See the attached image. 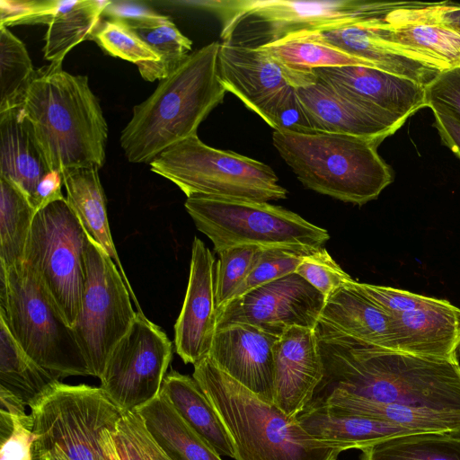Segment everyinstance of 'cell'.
<instances>
[{"instance_id": "27", "label": "cell", "mask_w": 460, "mask_h": 460, "mask_svg": "<svg viewBox=\"0 0 460 460\" xmlns=\"http://www.w3.org/2000/svg\"><path fill=\"white\" fill-rule=\"evenodd\" d=\"M99 168L68 167L61 171L66 200L83 225L86 234L100 244L112 259L128 288L137 312H142L118 255L106 208V198L99 176Z\"/></svg>"}, {"instance_id": "37", "label": "cell", "mask_w": 460, "mask_h": 460, "mask_svg": "<svg viewBox=\"0 0 460 460\" xmlns=\"http://www.w3.org/2000/svg\"><path fill=\"white\" fill-rule=\"evenodd\" d=\"M35 71L23 42L0 26V112L21 103Z\"/></svg>"}, {"instance_id": "17", "label": "cell", "mask_w": 460, "mask_h": 460, "mask_svg": "<svg viewBox=\"0 0 460 460\" xmlns=\"http://www.w3.org/2000/svg\"><path fill=\"white\" fill-rule=\"evenodd\" d=\"M216 261L211 251L194 237L188 287L174 325L177 354L193 366L209 355L217 331Z\"/></svg>"}, {"instance_id": "42", "label": "cell", "mask_w": 460, "mask_h": 460, "mask_svg": "<svg viewBox=\"0 0 460 460\" xmlns=\"http://www.w3.org/2000/svg\"><path fill=\"white\" fill-rule=\"evenodd\" d=\"M112 437L122 460H171L137 411H124Z\"/></svg>"}, {"instance_id": "38", "label": "cell", "mask_w": 460, "mask_h": 460, "mask_svg": "<svg viewBox=\"0 0 460 460\" xmlns=\"http://www.w3.org/2000/svg\"><path fill=\"white\" fill-rule=\"evenodd\" d=\"M263 247L239 245L217 252L215 288L217 311L232 301L235 292L254 269Z\"/></svg>"}, {"instance_id": "8", "label": "cell", "mask_w": 460, "mask_h": 460, "mask_svg": "<svg viewBox=\"0 0 460 460\" xmlns=\"http://www.w3.org/2000/svg\"><path fill=\"white\" fill-rule=\"evenodd\" d=\"M149 164L153 172L173 182L187 198L204 195L268 202L288 194L269 165L208 146L198 135L171 146Z\"/></svg>"}, {"instance_id": "46", "label": "cell", "mask_w": 460, "mask_h": 460, "mask_svg": "<svg viewBox=\"0 0 460 460\" xmlns=\"http://www.w3.org/2000/svg\"><path fill=\"white\" fill-rule=\"evenodd\" d=\"M356 287L383 311L392 317L420 309L433 304L437 298L386 286L360 283Z\"/></svg>"}, {"instance_id": "28", "label": "cell", "mask_w": 460, "mask_h": 460, "mask_svg": "<svg viewBox=\"0 0 460 460\" xmlns=\"http://www.w3.org/2000/svg\"><path fill=\"white\" fill-rule=\"evenodd\" d=\"M160 392L217 455L235 459L234 445L224 422L193 377L172 370Z\"/></svg>"}, {"instance_id": "10", "label": "cell", "mask_w": 460, "mask_h": 460, "mask_svg": "<svg viewBox=\"0 0 460 460\" xmlns=\"http://www.w3.org/2000/svg\"><path fill=\"white\" fill-rule=\"evenodd\" d=\"M88 235L66 198L37 211L24 261L38 274L67 323L77 319Z\"/></svg>"}, {"instance_id": "49", "label": "cell", "mask_w": 460, "mask_h": 460, "mask_svg": "<svg viewBox=\"0 0 460 460\" xmlns=\"http://www.w3.org/2000/svg\"><path fill=\"white\" fill-rule=\"evenodd\" d=\"M435 118L434 126L441 140L456 156L460 158V119L445 106L431 102L428 104Z\"/></svg>"}, {"instance_id": "26", "label": "cell", "mask_w": 460, "mask_h": 460, "mask_svg": "<svg viewBox=\"0 0 460 460\" xmlns=\"http://www.w3.org/2000/svg\"><path fill=\"white\" fill-rule=\"evenodd\" d=\"M50 171L21 107L0 112V177L16 183L31 199Z\"/></svg>"}, {"instance_id": "47", "label": "cell", "mask_w": 460, "mask_h": 460, "mask_svg": "<svg viewBox=\"0 0 460 460\" xmlns=\"http://www.w3.org/2000/svg\"><path fill=\"white\" fill-rule=\"evenodd\" d=\"M425 88L427 107L439 103L460 119V66L439 72Z\"/></svg>"}, {"instance_id": "24", "label": "cell", "mask_w": 460, "mask_h": 460, "mask_svg": "<svg viewBox=\"0 0 460 460\" xmlns=\"http://www.w3.org/2000/svg\"><path fill=\"white\" fill-rule=\"evenodd\" d=\"M385 12L376 17L342 22L292 35L329 44L369 63L376 68L409 78L426 86L441 71L402 55L379 37L373 28V21Z\"/></svg>"}, {"instance_id": "52", "label": "cell", "mask_w": 460, "mask_h": 460, "mask_svg": "<svg viewBox=\"0 0 460 460\" xmlns=\"http://www.w3.org/2000/svg\"><path fill=\"white\" fill-rule=\"evenodd\" d=\"M115 430L105 429L102 434V446L105 460H122L115 446L112 433Z\"/></svg>"}, {"instance_id": "5", "label": "cell", "mask_w": 460, "mask_h": 460, "mask_svg": "<svg viewBox=\"0 0 460 460\" xmlns=\"http://www.w3.org/2000/svg\"><path fill=\"white\" fill-rule=\"evenodd\" d=\"M381 142L326 132L272 134L274 147L306 189L358 206L393 181L377 153Z\"/></svg>"}, {"instance_id": "23", "label": "cell", "mask_w": 460, "mask_h": 460, "mask_svg": "<svg viewBox=\"0 0 460 460\" xmlns=\"http://www.w3.org/2000/svg\"><path fill=\"white\" fill-rule=\"evenodd\" d=\"M313 71L335 88L403 120L427 107L425 85L378 68L345 66L314 68Z\"/></svg>"}, {"instance_id": "43", "label": "cell", "mask_w": 460, "mask_h": 460, "mask_svg": "<svg viewBox=\"0 0 460 460\" xmlns=\"http://www.w3.org/2000/svg\"><path fill=\"white\" fill-rule=\"evenodd\" d=\"M257 114L276 131L299 134L317 132L296 88L292 85L276 93Z\"/></svg>"}, {"instance_id": "36", "label": "cell", "mask_w": 460, "mask_h": 460, "mask_svg": "<svg viewBox=\"0 0 460 460\" xmlns=\"http://www.w3.org/2000/svg\"><path fill=\"white\" fill-rule=\"evenodd\" d=\"M262 49L286 66L299 70L345 66L374 67L340 49L298 35L288 36Z\"/></svg>"}, {"instance_id": "31", "label": "cell", "mask_w": 460, "mask_h": 460, "mask_svg": "<svg viewBox=\"0 0 460 460\" xmlns=\"http://www.w3.org/2000/svg\"><path fill=\"white\" fill-rule=\"evenodd\" d=\"M58 381L22 349L0 317V387L31 408Z\"/></svg>"}, {"instance_id": "30", "label": "cell", "mask_w": 460, "mask_h": 460, "mask_svg": "<svg viewBox=\"0 0 460 460\" xmlns=\"http://www.w3.org/2000/svg\"><path fill=\"white\" fill-rule=\"evenodd\" d=\"M328 403L355 414L386 421L417 433L460 434V413L440 412L375 402L333 390L311 403Z\"/></svg>"}, {"instance_id": "32", "label": "cell", "mask_w": 460, "mask_h": 460, "mask_svg": "<svg viewBox=\"0 0 460 460\" xmlns=\"http://www.w3.org/2000/svg\"><path fill=\"white\" fill-rule=\"evenodd\" d=\"M110 2L72 0L48 25L43 48L44 58L50 63H62L75 46L84 40H93L102 22V13Z\"/></svg>"}, {"instance_id": "4", "label": "cell", "mask_w": 460, "mask_h": 460, "mask_svg": "<svg viewBox=\"0 0 460 460\" xmlns=\"http://www.w3.org/2000/svg\"><path fill=\"white\" fill-rule=\"evenodd\" d=\"M193 378L224 422L235 460H336L342 452L309 435L296 418L230 377L208 356L194 365Z\"/></svg>"}, {"instance_id": "50", "label": "cell", "mask_w": 460, "mask_h": 460, "mask_svg": "<svg viewBox=\"0 0 460 460\" xmlns=\"http://www.w3.org/2000/svg\"><path fill=\"white\" fill-rule=\"evenodd\" d=\"M62 185H64V182L60 171L52 170L44 175L30 199L36 211L44 208L52 202L64 199L65 197L61 192Z\"/></svg>"}, {"instance_id": "6", "label": "cell", "mask_w": 460, "mask_h": 460, "mask_svg": "<svg viewBox=\"0 0 460 460\" xmlns=\"http://www.w3.org/2000/svg\"><path fill=\"white\" fill-rule=\"evenodd\" d=\"M0 317L22 349L53 376H91L67 323L38 274L26 262H0Z\"/></svg>"}, {"instance_id": "51", "label": "cell", "mask_w": 460, "mask_h": 460, "mask_svg": "<svg viewBox=\"0 0 460 460\" xmlns=\"http://www.w3.org/2000/svg\"><path fill=\"white\" fill-rule=\"evenodd\" d=\"M429 10L435 20L460 31V4L430 3Z\"/></svg>"}, {"instance_id": "14", "label": "cell", "mask_w": 460, "mask_h": 460, "mask_svg": "<svg viewBox=\"0 0 460 460\" xmlns=\"http://www.w3.org/2000/svg\"><path fill=\"white\" fill-rule=\"evenodd\" d=\"M326 297L296 272L258 286L217 311V328L254 326L280 337L291 327L317 324Z\"/></svg>"}, {"instance_id": "40", "label": "cell", "mask_w": 460, "mask_h": 460, "mask_svg": "<svg viewBox=\"0 0 460 460\" xmlns=\"http://www.w3.org/2000/svg\"><path fill=\"white\" fill-rule=\"evenodd\" d=\"M319 248L300 244L263 247L257 264L232 300L258 286L296 272L303 259Z\"/></svg>"}, {"instance_id": "25", "label": "cell", "mask_w": 460, "mask_h": 460, "mask_svg": "<svg viewBox=\"0 0 460 460\" xmlns=\"http://www.w3.org/2000/svg\"><path fill=\"white\" fill-rule=\"evenodd\" d=\"M296 419L309 435L342 451L362 450L394 437L419 434L323 402L310 403Z\"/></svg>"}, {"instance_id": "19", "label": "cell", "mask_w": 460, "mask_h": 460, "mask_svg": "<svg viewBox=\"0 0 460 460\" xmlns=\"http://www.w3.org/2000/svg\"><path fill=\"white\" fill-rule=\"evenodd\" d=\"M278 339L252 325L227 324L217 328L208 357L230 377L273 402V348Z\"/></svg>"}, {"instance_id": "1", "label": "cell", "mask_w": 460, "mask_h": 460, "mask_svg": "<svg viewBox=\"0 0 460 460\" xmlns=\"http://www.w3.org/2000/svg\"><path fill=\"white\" fill-rule=\"evenodd\" d=\"M323 377L314 399L333 390L381 403L460 413V364L350 340H318Z\"/></svg>"}, {"instance_id": "35", "label": "cell", "mask_w": 460, "mask_h": 460, "mask_svg": "<svg viewBox=\"0 0 460 460\" xmlns=\"http://www.w3.org/2000/svg\"><path fill=\"white\" fill-rule=\"evenodd\" d=\"M361 451V460H460V434L399 436Z\"/></svg>"}, {"instance_id": "34", "label": "cell", "mask_w": 460, "mask_h": 460, "mask_svg": "<svg viewBox=\"0 0 460 460\" xmlns=\"http://www.w3.org/2000/svg\"><path fill=\"white\" fill-rule=\"evenodd\" d=\"M130 28L159 57L157 62L137 65L140 75L146 81H161L168 77L190 54L192 41L179 31L169 16Z\"/></svg>"}, {"instance_id": "12", "label": "cell", "mask_w": 460, "mask_h": 460, "mask_svg": "<svg viewBox=\"0 0 460 460\" xmlns=\"http://www.w3.org/2000/svg\"><path fill=\"white\" fill-rule=\"evenodd\" d=\"M84 263L81 308L72 328L90 375L100 378L111 350L127 333L137 312L116 264L89 236Z\"/></svg>"}, {"instance_id": "3", "label": "cell", "mask_w": 460, "mask_h": 460, "mask_svg": "<svg viewBox=\"0 0 460 460\" xmlns=\"http://www.w3.org/2000/svg\"><path fill=\"white\" fill-rule=\"evenodd\" d=\"M219 46L214 41L191 52L134 107L120 134L129 162L150 164L171 146L197 135L199 124L223 102L227 91L219 73Z\"/></svg>"}, {"instance_id": "9", "label": "cell", "mask_w": 460, "mask_h": 460, "mask_svg": "<svg viewBox=\"0 0 460 460\" xmlns=\"http://www.w3.org/2000/svg\"><path fill=\"white\" fill-rule=\"evenodd\" d=\"M184 206L217 252L246 244L319 248L330 239L325 229L269 202L193 195L187 198Z\"/></svg>"}, {"instance_id": "11", "label": "cell", "mask_w": 460, "mask_h": 460, "mask_svg": "<svg viewBox=\"0 0 460 460\" xmlns=\"http://www.w3.org/2000/svg\"><path fill=\"white\" fill-rule=\"evenodd\" d=\"M123 412L101 387L58 381L30 414L47 451L58 447L70 460H105L102 434L115 430Z\"/></svg>"}, {"instance_id": "44", "label": "cell", "mask_w": 460, "mask_h": 460, "mask_svg": "<svg viewBox=\"0 0 460 460\" xmlns=\"http://www.w3.org/2000/svg\"><path fill=\"white\" fill-rule=\"evenodd\" d=\"M296 272L326 298L354 279L321 247L303 259Z\"/></svg>"}, {"instance_id": "39", "label": "cell", "mask_w": 460, "mask_h": 460, "mask_svg": "<svg viewBox=\"0 0 460 460\" xmlns=\"http://www.w3.org/2000/svg\"><path fill=\"white\" fill-rule=\"evenodd\" d=\"M0 460H47L31 414L0 410Z\"/></svg>"}, {"instance_id": "29", "label": "cell", "mask_w": 460, "mask_h": 460, "mask_svg": "<svg viewBox=\"0 0 460 460\" xmlns=\"http://www.w3.org/2000/svg\"><path fill=\"white\" fill-rule=\"evenodd\" d=\"M136 411L171 460H222L161 392Z\"/></svg>"}, {"instance_id": "41", "label": "cell", "mask_w": 460, "mask_h": 460, "mask_svg": "<svg viewBox=\"0 0 460 460\" xmlns=\"http://www.w3.org/2000/svg\"><path fill=\"white\" fill-rule=\"evenodd\" d=\"M92 40L106 54L136 65L159 60L158 55L121 20H102Z\"/></svg>"}, {"instance_id": "22", "label": "cell", "mask_w": 460, "mask_h": 460, "mask_svg": "<svg viewBox=\"0 0 460 460\" xmlns=\"http://www.w3.org/2000/svg\"><path fill=\"white\" fill-rule=\"evenodd\" d=\"M393 350L460 364V308L447 299L393 317Z\"/></svg>"}, {"instance_id": "13", "label": "cell", "mask_w": 460, "mask_h": 460, "mask_svg": "<svg viewBox=\"0 0 460 460\" xmlns=\"http://www.w3.org/2000/svg\"><path fill=\"white\" fill-rule=\"evenodd\" d=\"M172 358L165 332L137 312L111 350L100 387L123 411H136L159 395Z\"/></svg>"}, {"instance_id": "7", "label": "cell", "mask_w": 460, "mask_h": 460, "mask_svg": "<svg viewBox=\"0 0 460 460\" xmlns=\"http://www.w3.org/2000/svg\"><path fill=\"white\" fill-rule=\"evenodd\" d=\"M216 12L222 42L259 49L286 37L376 17L386 2L364 0H226L191 2Z\"/></svg>"}, {"instance_id": "45", "label": "cell", "mask_w": 460, "mask_h": 460, "mask_svg": "<svg viewBox=\"0 0 460 460\" xmlns=\"http://www.w3.org/2000/svg\"><path fill=\"white\" fill-rule=\"evenodd\" d=\"M71 0H0V26L49 24Z\"/></svg>"}, {"instance_id": "20", "label": "cell", "mask_w": 460, "mask_h": 460, "mask_svg": "<svg viewBox=\"0 0 460 460\" xmlns=\"http://www.w3.org/2000/svg\"><path fill=\"white\" fill-rule=\"evenodd\" d=\"M274 404L296 418L312 402L323 377L314 329L291 327L273 348Z\"/></svg>"}, {"instance_id": "16", "label": "cell", "mask_w": 460, "mask_h": 460, "mask_svg": "<svg viewBox=\"0 0 460 460\" xmlns=\"http://www.w3.org/2000/svg\"><path fill=\"white\" fill-rule=\"evenodd\" d=\"M218 62L226 90L255 113L286 86L300 88L317 79L313 70L289 67L262 48L250 49L221 42Z\"/></svg>"}, {"instance_id": "21", "label": "cell", "mask_w": 460, "mask_h": 460, "mask_svg": "<svg viewBox=\"0 0 460 460\" xmlns=\"http://www.w3.org/2000/svg\"><path fill=\"white\" fill-rule=\"evenodd\" d=\"M345 285L326 298L314 327L318 340H350L392 349L393 317L355 285Z\"/></svg>"}, {"instance_id": "48", "label": "cell", "mask_w": 460, "mask_h": 460, "mask_svg": "<svg viewBox=\"0 0 460 460\" xmlns=\"http://www.w3.org/2000/svg\"><path fill=\"white\" fill-rule=\"evenodd\" d=\"M102 15L108 16V19L121 20L128 26L154 22L165 16L143 4L128 1H111Z\"/></svg>"}, {"instance_id": "2", "label": "cell", "mask_w": 460, "mask_h": 460, "mask_svg": "<svg viewBox=\"0 0 460 460\" xmlns=\"http://www.w3.org/2000/svg\"><path fill=\"white\" fill-rule=\"evenodd\" d=\"M19 106L51 171L103 166L108 125L86 75L66 72L62 63L41 66Z\"/></svg>"}, {"instance_id": "53", "label": "cell", "mask_w": 460, "mask_h": 460, "mask_svg": "<svg viewBox=\"0 0 460 460\" xmlns=\"http://www.w3.org/2000/svg\"><path fill=\"white\" fill-rule=\"evenodd\" d=\"M47 460H70L59 448L52 447L47 451Z\"/></svg>"}, {"instance_id": "33", "label": "cell", "mask_w": 460, "mask_h": 460, "mask_svg": "<svg viewBox=\"0 0 460 460\" xmlns=\"http://www.w3.org/2000/svg\"><path fill=\"white\" fill-rule=\"evenodd\" d=\"M36 213L25 191L0 177V262L6 268L24 261Z\"/></svg>"}, {"instance_id": "15", "label": "cell", "mask_w": 460, "mask_h": 460, "mask_svg": "<svg viewBox=\"0 0 460 460\" xmlns=\"http://www.w3.org/2000/svg\"><path fill=\"white\" fill-rule=\"evenodd\" d=\"M430 3L391 2L373 21L379 37L402 55L443 71L460 66V31L435 20Z\"/></svg>"}, {"instance_id": "18", "label": "cell", "mask_w": 460, "mask_h": 460, "mask_svg": "<svg viewBox=\"0 0 460 460\" xmlns=\"http://www.w3.org/2000/svg\"><path fill=\"white\" fill-rule=\"evenodd\" d=\"M317 132L335 133L383 141L405 120L376 105L348 94L317 77L296 88Z\"/></svg>"}]
</instances>
